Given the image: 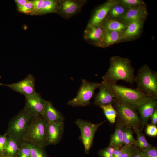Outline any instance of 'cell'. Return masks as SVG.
<instances>
[{
    "instance_id": "obj_43",
    "label": "cell",
    "mask_w": 157,
    "mask_h": 157,
    "mask_svg": "<svg viewBox=\"0 0 157 157\" xmlns=\"http://www.w3.org/2000/svg\"><path fill=\"white\" fill-rule=\"evenodd\" d=\"M0 157H11L5 155L4 154L0 155Z\"/></svg>"
},
{
    "instance_id": "obj_12",
    "label": "cell",
    "mask_w": 157,
    "mask_h": 157,
    "mask_svg": "<svg viewBox=\"0 0 157 157\" xmlns=\"http://www.w3.org/2000/svg\"><path fill=\"white\" fill-rule=\"evenodd\" d=\"M105 31L100 24L87 26L84 32V39L89 43L100 47Z\"/></svg>"
},
{
    "instance_id": "obj_16",
    "label": "cell",
    "mask_w": 157,
    "mask_h": 157,
    "mask_svg": "<svg viewBox=\"0 0 157 157\" xmlns=\"http://www.w3.org/2000/svg\"><path fill=\"white\" fill-rule=\"evenodd\" d=\"M98 88L99 91L95 96L94 104L99 106L113 104L115 98L103 81L100 83Z\"/></svg>"
},
{
    "instance_id": "obj_6",
    "label": "cell",
    "mask_w": 157,
    "mask_h": 157,
    "mask_svg": "<svg viewBox=\"0 0 157 157\" xmlns=\"http://www.w3.org/2000/svg\"><path fill=\"white\" fill-rule=\"evenodd\" d=\"M117 113V120L124 126L139 127L141 124L136 110L115 98L113 104Z\"/></svg>"
},
{
    "instance_id": "obj_32",
    "label": "cell",
    "mask_w": 157,
    "mask_h": 157,
    "mask_svg": "<svg viewBox=\"0 0 157 157\" xmlns=\"http://www.w3.org/2000/svg\"><path fill=\"white\" fill-rule=\"evenodd\" d=\"M114 149V147L109 145L105 148L100 150L98 154L100 157H113Z\"/></svg>"
},
{
    "instance_id": "obj_26",
    "label": "cell",
    "mask_w": 157,
    "mask_h": 157,
    "mask_svg": "<svg viewBox=\"0 0 157 157\" xmlns=\"http://www.w3.org/2000/svg\"><path fill=\"white\" fill-rule=\"evenodd\" d=\"M127 9V7L119 3L118 2L117 4L111 8L107 17L118 19L124 14Z\"/></svg>"
},
{
    "instance_id": "obj_1",
    "label": "cell",
    "mask_w": 157,
    "mask_h": 157,
    "mask_svg": "<svg viewBox=\"0 0 157 157\" xmlns=\"http://www.w3.org/2000/svg\"><path fill=\"white\" fill-rule=\"evenodd\" d=\"M110 62L109 68L102 77L103 81L112 84L120 80L131 84L135 82L134 69L129 58L114 56L110 58Z\"/></svg>"
},
{
    "instance_id": "obj_15",
    "label": "cell",
    "mask_w": 157,
    "mask_h": 157,
    "mask_svg": "<svg viewBox=\"0 0 157 157\" xmlns=\"http://www.w3.org/2000/svg\"><path fill=\"white\" fill-rule=\"evenodd\" d=\"M147 15L146 5L128 8L124 14L118 19L126 24L137 20H144Z\"/></svg>"
},
{
    "instance_id": "obj_9",
    "label": "cell",
    "mask_w": 157,
    "mask_h": 157,
    "mask_svg": "<svg viewBox=\"0 0 157 157\" xmlns=\"http://www.w3.org/2000/svg\"><path fill=\"white\" fill-rule=\"evenodd\" d=\"M86 2L81 0H59L57 13L68 19L79 13Z\"/></svg>"
},
{
    "instance_id": "obj_7",
    "label": "cell",
    "mask_w": 157,
    "mask_h": 157,
    "mask_svg": "<svg viewBox=\"0 0 157 157\" xmlns=\"http://www.w3.org/2000/svg\"><path fill=\"white\" fill-rule=\"evenodd\" d=\"M100 83L82 80L81 84L76 97L69 100L67 104L74 107L86 106L90 104V100L94 95V91Z\"/></svg>"
},
{
    "instance_id": "obj_41",
    "label": "cell",
    "mask_w": 157,
    "mask_h": 157,
    "mask_svg": "<svg viewBox=\"0 0 157 157\" xmlns=\"http://www.w3.org/2000/svg\"><path fill=\"white\" fill-rule=\"evenodd\" d=\"M151 118V124L156 125L157 123V108L155 110Z\"/></svg>"
},
{
    "instance_id": "obj_21",
    "label": "cell",
    "mask_w": 157,
    "mask_h": 157,
    "mask_svg": "<svg viewBox=\"0 0 157 157\" xmlns=\"http://www.w3.org/2000/svg\"><path fill=\"white\" fill-rule=\"evenodd\" d=\"M117 121L115 131L111 135L109 145L120 148L123 145V128L124 126L121 122Z\"/></svg>"
},
{
    "instance_id": "obj_29",
    "label": "cell",
    "mask_w": 157,
    "mask_h": 157,
    "mask_svg": "<svg viewBox=\"0 0 157 157\" xmlns=\"http://www.w3.org/2000/svg\"><path fill=\"white\" fill-rule=\"evenodd\" d=\"M26 142L30 150L31 157H47L43 148Z\"/></svg>"
},
{
    "instance_id": "obj_17",
    "label": "cell",
    "mask_w": 157,
    "mask_h": 157,
    "mask_svg": "<svg viewBox=\"0 0 157 157\" xmlns=\"http://www.w3.org/2000/svg\"><path fill=\"white\" fill-rule=\"evenodd\" d=\"M157 99H152L137 108L141 122V130L147 124L148 120L157 108Z\"/></svg>"
},
{
    "instance_id": "obj_33",
    "label": "cell",
    "mask_w": 157,
    "mask_h": 157,
    "mask_svg": "<svg viewBox=\"0 0 157 157\" xmlns=\"http://www.w3.org/2000/svg\"><path fill=\"white\" fill-rule=\"evenodd\" d=\"M18 8L19 11L22 13H33L34 8L32 1H28L24 6Z\"/></svg>"
},
{
    "instance_id": "obj_36",
    "label": "cell",
    "mask_w": 157,
    "mask_h": 157,
    "mask_svg": "<svg viewBox=\"0 0 157 157\" xmlns=\"http://www.w3.org/2000/svg\"><path fill=\"white\" fill-rule=\"evenodd\" d=\"M142 152L145 157H157V148L152 146Z\"/></svg>"
},
{
    "instance_id": "obj_13",
    "label": "cell",
    "mask_w": 157,
    "mask_h": 157,
    "mask_svg": "<svg viewBox=\"0 0 157 157\" xmlns=\"http://www.w3.org/2000/svg\"><path fill=\"white\" fill-rule=\"evenodd\" d=\"M64 128L63 122H47V146L55 145L60 142Z\"/></svg>"
},
{
    "instance_id": "obj_39",
    "label": "cell",
    "mask_w": 157,
    "mask_h": 157,
    "mask_svg": "<svg viewBox=\"0 0 157 157\" xmlns=\"http://www.w3.org/2000/svg\"><path fill=\"white\" fill-rule=\"evenodd\" d=\"M133 157H145L142 152L138 148L133 146Z\"/></svg>"
},
{
    "instance_id": "obj_35",
    "label": "cell",
    "mask_w": 157,
    "mask_h": 157,
    "mask_svg": "<svg viewBox=\"0 0 157 157\" xmlns=\"http://www.w3.org/2000/svg\"><path fill=\"white\" fill-rule=\"evenodd\" d=\"M146 133L148 135L154 137L157 135V128L155 125L147 124L146 129Z\"/></svg>"
},
{
    "instance_id": "obj_20",
    "label": "cell",
    "mask_w": 157,
    "mask_h": 157,
    "mask_svg": "<svg viewBox=\"0 0 157 157\" xmlns=\"http://www.w3.org/2000/svg\"><path fill=\"white\" fill-rule=\"evenodd\" d=\"M106 31H115L122 34L125 29L127 24L117 19L106 17L100 23Z\"/></svg>"
},
{
    "instance_id": "obj_4",
    "label": "cell",
    "mask_w": 157,
    "mask_h": 157,
    "mask_svg": "<svg viewBox=\"0 0 157 157\" xmlns=\"http://www.w3.org/2000/svg\"><path fill=\"white\" fill-rule=\"evenodd\" d=\"M35 117L24 108L12 118L5 135L22 140Z\"/></svg>"
},
{
    "instance_id": "obj_34",
    "label": "cell",
    "mask_w": 157,
    "mask_h": 157,
    "mask_svg": "<svg viewBox=\"0 0 157 157\" xmlns=\"http://www.w3.org/2000/svg\"><path fill=\"white\" fill-rule=\"evenodd\" d=\"M133 146H122L121 147L122 153L120 157H133Z\"/></svg>"
},
{
    "instance_id": "obj_25",
    "label": "cell",
    "mask_w": 157,
    "mask_h": 157,
    "mask_svg": "<svg viewBox=\"0 0 157 157\" xmlns=\"http://www.w3.org/2000/svg\"><path fill=\"white\" fill-rule=\"evenodd\" d=\"M59 0H44L40 14L57 13Z\"/></svg>"
},
{
    "instance_id": "obj_22",
    "label": "cell",
    "mask_w": 157,
    "mask_h": 157,
    "mask_svg": "<svg viewBox=\"0 0 157 157\" xmlns=\"http://www.w3.org/2000/svg\"><path fill=\"white\" fill-rule=\"evenodd\" d=\"M20 141L14 137L8 136L3 154L11 157H17L19 149Z\"/></svg>"
},
{
    "instance_id": "obj_30",
    "label": "cell",
    "mask_w": 157,
    "mask_h": 157,
    "mask_svg": "<svg viewBox=\"0 0 157 157\" xmlns=\"http://www.w3.org/2000/svg\"><path fill=\"white\" fill-rule=\"evenodd\" d=\"M17 156L18 157H31L30 149L26 141H20V147Z\"/></svg>"
},
{
    "instance_id": "obj_28",
    "label": "cell",
    "mask_w": 157,
    "mask_h": 157,
    "mask_svg": "<svg viewBox=\"0 0 157 157\" xmlns=\"http://www.w3.org/2000/svg\"><path fill=\"white\" fill-rule=\"evenodd\" d=\"M102 109L107 119L111 123H114L117 118V113L112 104H110L100 106Z\"/></svg>"
},
{
    "instance_id": "obj_3",
    "label": "cell",
    "mask_w": 157,
    "mask_h": 157,
    "mask_svg": "<svg viewBox=\"0 0 157 157\" xmlns=\"http://www.w3.org/2000/svg\"><path fill=\"white\" fill-rule=\"evenodd\" d=\"M103 81L115 98L135 110L152 99L145 96L136 89Z\"/></svg>"
},
{
    "instance_id": "obj_11",
    "label": "cell",
    "mask_w": 157,
    "mask_h": 157,
    "mask_svg": "<svg viewBox=\"0 0 157 157\" xmlns=\"http://www.w3.org/2000/svg\"><path fill=\"white\" fill-rule=\"evenodd\" d=\"M25 97L26 102L24 108L35 117L42 115L47 101L37 92Z\"/></svg>"
},
{
    "instance_id": "obj_18",
    "label": "cell",
    "mask_w": 157,
    "mask_h": 157,
    "mask_svg": "<svg viewBox=\"0 0 157 157\" xmlns=\"http://www.w3.org/2000/svg\"><path fill=\"white\" fill-rule=\"evenodd\" d=\"M144 22V20H137L127 24L122 34V41L132 40L138 36L142 31Z\"/></svg>"
},
{
    "instance_id": "obj_38",
    "label": "cell",
    "mask_w": 157,
    "mask_h": 157,
    "mask_svg": "<svg viewBox=\"0 0 157 157\" xmlns=\"http://www.w3.org/2000/svg\"><path fill=\"white\" fill-rule=\"evenodd\" d=\"M7 139V137L5 135H0V155L4 154V149Z\"/></svg>"
},
{
    "instance_id": "obj_31",
    "label": "cell",
    "mask_w": 157,
    "mask_h": 157,
    "mask_svg": "<svg viewBox=\"0 0 157 157\" xmlns=\"http://www.w3.org/2000/svg\"><path fill=\"white\" fill-rule=\"evenodd\" d=\"M118 2L128 8L145 5L144 1L141 0H120Z\"/></svg>"
},
{
    "instance_id": "obj_23",
    "label": "cell",
    "mask_w": 157,
    "mask_h": 157,
    "mask_svg": "<svg viewBox=\"0 0 157 157\" xmlns=\"http://www.w3.org/2000/svg\"><path fill=\"white\" fill-rule=\"evenodd\" d=\"M122 34L115 31H105L100 47L105 48L122 41Z\"/></svg>"
},
{
    "instance_id": "obj_37",
    "label": "cell",
    "mask_w": 157,
    "mask_h": 157,
    "mask_svg": "<svg viewBox=\"0 0 157 157\" xmlns=\"http://www.w3.org/2000/svg\"><path fill=\"white\" fill-rule=\"evenodd\" d=\"M44 0H35L32 1L34 11L33 13L40 14Z\"/></svg>"
},
{
    "instance_id": "obj_40",
    "label": "cell",
    "mask_w": 157,
    "mask_h": 157,
    "mask_svg": "<svg viewBox=\"0 0 157 157\" xmlns=\"http://www.w3.org/2000/svg\"><path fill=\"white\" fill-rule=\"evenodd\" d=\"M114 148L113 157H120L122 153L121 147H114Z\"/></svg>"
},
{
    "instance_id": "obj_42",
    "label": "cell",
    "mask_w": 157,
    "mask_h": 157,
    "mask_svg": "<svg viewBox=\"0 0 157 157\" xmlns=\"http://www.w3.org/2000/svg\"><path fill=\"white\" fill-rule=\"evenodd\" d=\"M28 1L27 0H16L15 1L18 8L24 6L28 2Z\"/></svg>"
},
{
    "instance_id": "obj_14",
    "label": "cell",
    "mask_w": 157,
    "mask_h": 157,
    "mask_svg": "<svg viewBox=\"0 0 157 157\" xmlns=\"http://www.w3.org/2000/svg\"><path fill=\"white\" fill-rule=\"evenodd\" d=\"M117 3V1L108 0L99 6L93 13L87 26L100 24L107 17L111 8Z\"/></svg>"
},
{
    "instance_id": "obj_10",
    "label": "cell",
    "mask_w": 157,
    "mask_h": 157,
    "mask_svg": "<svg viewBox=\"0 0 157 157\" xmlns=\"http://www.w3.org/2000/svg\"><path fill=\"white\" fill-rule=\"evenodd\" d=\"M35 85V79L31 74H28L25 78L16 83L8 84L0 83V85L8 87L25 96L36 93Z\"/></svg>"
},
{
    "instance_id": "obj_8",
    "label": "cell",
    "mask_w": 157,
    "mask_h": 157,
    "mask_svg": "<svg viewBox=\"0 0 157 157\" xmlns=\"http://www.w3.org/2000/svg\"><path fill=\"white\" fill-rule=\"evenodd\" d=\"M105 122V121L99 123L94 124L81 119H77L75 121L76 124L81 131V138L86 154L89 153L96 131Z\"/></svg>"
},
{
    "instance_id": "obj_24",
    "label": "cell",
    "mask_w": 157,
    "mask_h": 157,
    "mask_svg": "<svg viewBox=\"0 0 157 157\" xmlns=\"http://www.w3.org/2000/svg\"><path fill=\"white\" fill-rule=\"evenodd\" d=\"M135 132L137 137L135 146L138 148L142 152L148 149L151 146L147 141L142 130L140 128L132 127Z\"/></svg>"
},
{
    "instance_id": "obj_5",
    "label": "cell",
    "mask_w": 157,
    "mask_h": 157,
    "mask_svg": "<svg viewBox=\"0 0 157 157\" xmlns=\"http://www.w3.org/2000/svg\"><path fill=\"white\" fill-rule=\"evenodd\" d=\"M47 123L42 115L35 117L22 140L44 148L47 146Z\"/></svg>"
},
{
    "instance_id": "obj_2",
    "label": "cell",
    "mask_w": 157,
    "mask_h": 157,
    "mask_svg": "<svg viewBox=\"0 0 157 157\" xmlns=\"http://www.w3.org/2000/svg\"><path fill=\"white\" fill-rule=\"evenodd\" d=\"M135 88L148 97L157 99V73L147 64L140 67L135 75Z\"/></svg>"
},
{
    "instance_id": "obj_27",
    "label": "cell",
    "mask_w": 157,
    "mask_h": 157,
    "mask_svg": "<svg viewBox=\"0 0 157 157\" xmlns=\"http://www.w3.org/2000/svg\"><path fill=\"white\" fill-rule=\"evenodd\" d=\"M136 140L133 135L132 127L124 126L123 128V144L126 146H135Z\"/></svg>"
},
{
    "instance_id": "obj_19",
    "label": "cell",
    "mask_w": 157,
    "mask_h": 157,
    "mask_svg": "<svg viewBox=\"0 0 157 157\" xmlns=\"http://www.w3.org/2000/svg\"><path fill=\"white\" fill-rule=\"evenodd\" d=\"M42 116L47 122H63L64 119L62 114L54 107L50 101H47Z\"/></svg>"
}]
</instances>
